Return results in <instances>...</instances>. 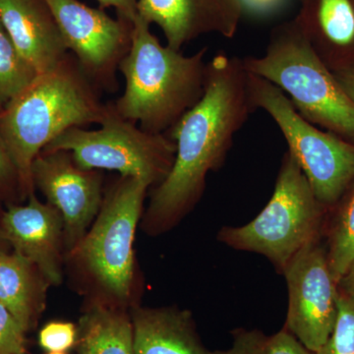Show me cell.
Segmentation results:
<instances>
[{"instance_id":"obj_31","label":"cell","mask_w":354,"mask_h":354,"mask_svg":"<svg viewBox=\"0 0 354 354\" xmlns=\"http://www.w3.org/2000/svg\"><path fill=\"white\" fill-rule=\"evenodd\" d=\"M0 252H1V251H0Z\"/></svg>"},{"instance_id":"obj_9","label":"cell","mask_w":354,"mask_h":354,"mask_svg":"<svg viewBox=\"0 0 354 354\" xmlns=\"http://www.w3.org/2000/svg\"><path fill=\"white\" fill-rule=\"evenodd\" d=\"M288 288L286 329L311 353L329 339L337 316V283L330 272L328 253L311 242L283 269Z\"/></svg>"},{"instance_id":"obj_25","label":"cell","mask_w":354,"mask_h":354,"mask_svg":"<svg viewBox=\"0 0 354 354\" xmlns=\"http://www.w3.org/2000/svg\"><path fill=\"white\" fill-rule=\"evenodd\" d=\"M97 1L102 8L113 7L120 19L128 21L132 24L138 16V9H137L138 0H97Z\"/></svg>"},{"instance_id":"obj_24","label":"cell","mask_w":354,"mask_h":354,"mask_svg":"<svg viewBox=\"0 0 354 354\" xmlns=\"http://www.w3.org/2000/svg\"><path fill=\"white\" fill-rule=\"evenodd\" d=\"M26 330L0 304V354H24Z\"/></svg>"},{"instance_id":"obj_29","label":"cell","mask_w":354,"mask_h":354,"mask_svg":"<svg viewBox=\"0 0 354 354\" xmlns=\"http://www.w3.org/2000/svg\"><path fill=\"white\" fill-rule=\"evenodd\" d=\"M337 286L339 293L354 300V260Z\"/></svg>"},{"instance_id":"obj_30","label":"cell","mask_w":354,"mask_h":354,"mask_svg":"<svg viewBox=\"0 0 354 354\" xmlns=\"http://www.w3.org/2000/svg\"><path fill=\"white\" fill-rule=\"evenodd\" d=\"M48 354H65L64 353H50Z\"/></svg>"},{"instance_id":"obj_26","label":"cell","mask_w":354,"mask_h":354,"mask_svg":"<svg viewBox=\"0 0 354 354\" xmlns=\"http://www.w3.org/2000/svg\"><path fill=\"white\" fill-rule=\"evenodd\" d=\"M13 176L18 177L17 171H16L12 160L9 157L3 142L0 138V185L8 183Z\"/></svg>"},{"instance_id":"obj_20","label":"cell","mask_w":354,"mask_h":354,"mask_svg":"<svg viewBox=\"0 0 354 354\" xmlns=\"http://www.w3.org/2000/svg\"><path fill=\"white\" fill-rule=\"evenodd\" d=\"M213 354H314L300 344L297 337L285 329L272 335L257 330H237L234 342L227 351Z\"/></svg>"},{"instance_id":"obj_2","label":"cell","mask_w":354,"mask_h":354,"mask_svg":"<svg viewBox=\"0 0 354 354\" xmlns=\"http://www.w3.org/2000/svg\"><path fill=\"white\" fill-rule=\"evenodd\" d=\"M109 113L73 57L39 74L0 111V138L24 189L31 191L32 162L51 141L72 127L102 124Z\"/></svg>"},{"instance_id":"obj_17","label":"cell","mask_w":354,"mask_h":354,"mask_svg":"<svg viewBox=\"0 0 354 354\" xmlns=\"http://www.w3.org/2000/svg\"><path fill=\"white\" fill-rule=\"evenodd\" d=\"M79 354H135L133 326L118 310L92 307L78 330Z\"/></svg>"},{"instance_id":"obj_1","label":"cell","mask_w":354,"mask_h":354,"mask_svg":"<svg viewBox=\"0 0 354 354\" xmlns=\"http://www.w3.org/2000/svg\"><path fill=\"white\" fill-rule=\"evenodd\" d=\"M255 109L242 58L218 53L207 65L202 99L165 133L176 143V158L153 191L151 220H176L197 201L209 172L223 164L235 135Z\"/></svg>"},{"instance_id":"obj_8","label":"cell","mask_w":354,"mask_h":354,"mask_svg":"<svg viewBox=\"0 0 354 354\" xmlns=\"http://www.w3.org/2000/svg\"><path fill=\"white\" fill-rule=\"evenodd\" d=\"M149 186L143 179L121 176L102 202L94 227L75 247L95 281L120 300L131 291L133 242Z\"/></svg>"},{"instance_id":"obj_3","label":"cell","mask_w":354,"mask_h":354,"mask_svg":"<svg viewBox=\"0 0 354 354\" xmlns=\"http://www.w3.org/2000/svg\"><path fill=\"white\" fill-rule=\"evenodd\" d=\"M208 48L194 55L162 46L150 24L137 16L131 46L120 64L125 91L111 104L114 113L139 123L144 131L165 134L204 95Z\"/></svg>"},{"instance_id":"obj_23","label":"cell","mask_w":354,"mask_h":354,"mask_svg":"<svg viewBox=\"0 0 354 354\" xmlns=\"http://www.w3.org/2000/svg\"><path fill=\"white\" fill-rule=\"evenodd\" d=\"M77 337L78 333L73 324L50 322L39 332V342L48 353H64L75 344Z\"/></svg>"},{"instance_id":"obj_22","label":"cell","mask_w":354,"mask_h":354,"mask_svg":"<svg viewBox=\"0 0 354 354\" xmlns=\"http://www.w3.org/2000/svg\"><path fill=\"white\" fill-rule=\"evenodd\" d=\"M314 354H354V300L339 292L337 316L329 339Z\"/></svg>"},{"instance_id":"obj_12","label":"cell","mask_w":354,"mask_h":354,"mask_svg":"<svg viewBox=\"0 0 354 354\" xmlns=\"http://www.w3.org/2000/svg\"><path fill=\"white\" fill-rule=\"evenodd\" d=\"M138 16L162 29L167 46L181 48L202 35L234 38L243 6L241 0H138Z\"/></svg>"},{"instance_id":"obj_28","label":"cell","mask_w":354,"mask_h":354,"mask_svg":"<svg viewBox=\"0 0 354 354\" xmlns=\"http://www.w3.org/2000/svg\"><path fill=\"white\" fill-rule=\"evenodd\" d=\"M334 74L344 92L354 102V67L337 70Z\"/></svg>"},{"instance_id":"obj_10","label":"cell","mask_w":354,"mask_h":354,"mask_svg":"<svg viewBox=\"0 0 354 354\" xmlns=\"http://www.w3.org/2000/svg\"><path fill=\"white\" fill-rule=\"evenodd\" d=\"M67 48L90 80L115 87L114 71L131 46L132 23L78 0H46Z\"/></svg>"},{"instance_id":"obj_5","label":"cell","mask_w":354,"mask_h":354,"mask_svg":"<svg viewBox=\"0 0 354 354\" xmlns=\"http://www.w3.org/2000/svg\"><path fill=\"white\" fill-rule=\"evenodd\" d=\"M322 206L288 151L267 206L243 227H223L218 239L232 248L265 256L283 272L300 250L316 241Z\"/></svg>"},{"instance_id":"obj_11","label":"cell","mask_w":354,"mask_h":354,"mask_svg":"<svg viewBox=\"0 0 354 354\" xmlns=\"http://www.w3.org/2000/svg\"><path fill=\"white\" fill-rule=\"evenodd\" d=\"M32 180L59 212L67 246L75 249L101 209V176L79 167L67 151H41L32 165Z\"/></svg>"},{"instance_id":"obj_14","label":"cell","mask_w":354,"mask_h":354,"mask_svg":"<svg viewBox=\"0 0 354 354\" xmlns=\"http://www.w3.org/2000/svg\"><path fill=\"white\" fill-rule=\"evenodd\" d=\"M25 206L9 208L2 218L4 236L15 248L36 266L53 285L62 281L59 248L64 221L50 204H43L34 194Z\"/></svg>"},{"instance_id":"obj_6","label":"cell","mask_w":354,"mask_h":354,"mask_svg":"<svg viewBox=\"0 0 354 354\" xmlns=\"http://www.w3.org/2000/svg\"><path fill=\"white\" fill-rule=\"evenodd\" d=\"M249 90L255 109H263L278 125L316 199L323 206L339 201L354 180V144L305 120L266 79L249 73Z\"/></svg>"},{"instance_id":"obj_21","label":"cell","mask_w":354,"mask_h":354,"mask_svg":"<svg viewBox=\"0 0 354 354\" xmlns=\"http://www.w3.org/2000/svg\"><path fill=\"white\" fill-rule=\"evenodd\" d=\"M328 260L337 285L354 260V190L337 218L330 236Z\"/></svg>"},{"instance_id":"obj_16","label":"cell","mask_w":354,"mask_h":354,"mask_svg":"<svg viewBox=\"0 0 354 354\" xmlns=\"http://www.w3.org/2000/svg\"><path fill=\"white\" fill-rule=\"evenodd\" d=\"M132 326L135 354H213L198 339L189 312L138 309Z\"/></svg>"},{"instance_id":"obj_18","label":"cell","mask_w":354,"mask_h":354,"mask_svg":"<svg viewBox=\"0 0 354 354\" xmlns=\"http://www.w3.org/2000/svg\"><path fill=\"white\" fill-rule=\"evenodd\" d=\"M36 266L19 253L0 252V304L29 329L38 309L39 283Z\"/></svg>"},{"instance_id":"obj_7","label":"cell","mask_w":354,"mask_h":354,"mask_svg":"<svg viewBox=\"0 0 354 354\" xmlns=\"http://www.w3.org/2000/svg\"><path fill=\"white\" fill-rule=\"evenodd\" d=\"M109 106L111 113L102 128H70L43 151H67L84 169L116 171L121 176L137 177L158 185L171 171L176 143L167 134L144 131Z\"/></svg>"},{"instance_id":"obj_19","label":"cell","mask_w":354,"mask_h":354,"mask_svg":"<svg viewBox=\"0 0 354 354\" xmlns=\"http://www.w3.org/2000/svg\"><path fill=\"white\" fill-rule=\"evenodd\" d=\"M38 75L16 50L0 22V108L7 106Z\"/></svg>"},{"instance_id":"obj_27","label":"cell","mask_w":354,"mask_h":354,"mask_svg":"<svg viewBox=\"0 0 354 354\" xmlns=\"http://www.w3.org/2000/svg\"><path fill=\"white\" fill-rule=\"evenodd\" d=\"M283 0H241L243 9L257 14L269 13L283 3Z\"/></svg>"},{"instance_id":"obj_13","label":"cell","mask_w":354,"mask_h":354,"mask_svg":"<svg viewBox=\"0 0 354 354\" xmlns=\"http://www.w3.org/2000/svg\"><path fill=\"white\" fill-rule=\"evenodd\" d=\"M0 22L16 50L38 74L55 68L68 55L46 0H0Z\"/></svg>"},{"instance_id":"obj_15","label":"cell","mask_w":354,"mask_h":354,"mask_svg":"<svg viewBox=\"0 0 354 354\" xmlns=\"http://www.w3.org/2000/svg\"><path fill=\"white\" fill-rule=\"evenodd\" d=\"M295 18L333 72L348 68L354 53V0H299Z\"/></svg>"},{"instance_id":"obj_4","label":"cell","mask_w":354,"mask_h":354,"mask_svg":"<svg viewBox=\"0 0 354 354\" xmlns=\"http://www.w3.org/2000/svg\"><path fill=\"white\" fill-rule=\"evenodd\" d=\"M242 62L249 73L277 86L305 120L354 144V102L297 20L277 26L265 53Z\"/></svg>"}]
</instances>
